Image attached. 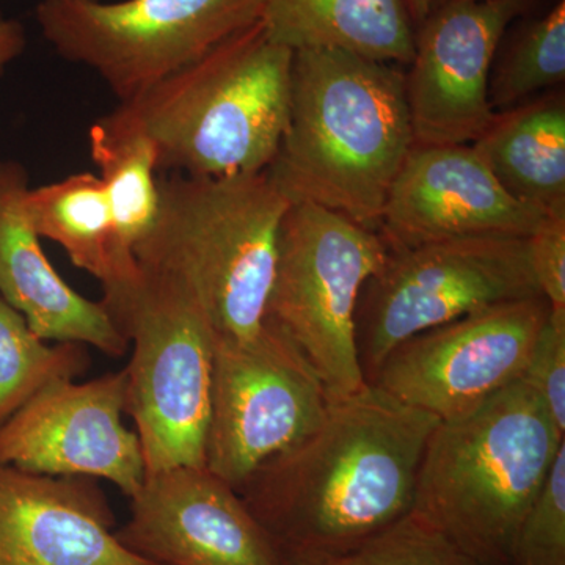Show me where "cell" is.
<instances>
[{"label": "cell", "instance_id": "1", "mask_svg": "<svg viewBox=\"0 0 565 565\" xmlns=\"http://www.w3.org/2000/svg\"><path fill=\"white\" fill-rule=\"evenodd\" d=\"M434 415L381 386L330 401L313 434L237 489L285 565L348 555L412 511Z\"/></svg>", "mask_w": 565, "mask_h": 565}, {"label": "cell", "instance_id": "2", "mask_svg": "<svg viewBox=\"0 0 565 565\" xmlns=\"http://www.w3.org/2000/svg\"><path fill=\"white\" fill-rule=\"evenodd\" d=\"M415 147L404 74L351 52H294L289 118L267 174L310 202L379 232Z\"/></svg>", "mask_w": 565, "mask_h": 565}, {"label": "cell", "instance_id": "3", "mask_svg": "<svg viewBox=\"0 0 565 565\" xmlns=\"http://www.w3.org/2000/svg\"><path fill=\"white\" fill-rule=\"evenodd\" d=\"M292 58L259 21L110 115L151 141L159 172H266L288 126Z\"/></svg>", "mask_w": 565, "mask_h": 565}, {"label": "cell", "instance_id": "4", "mask_svg": "<svg viewBox=\"0 0 565 565\" xmlns=\"http://www.w3.org/2000/svg\"><path fill=\"white\" fill-rule=\"evenodd\" d=\"M565 435L523 379L427 440L412 511L479 565H514L516 535Z\"/></svg>", "mask_w": 565, "mask_h": 565}, {"label": "cell", "instance_id": "5", "mask_svg": "<svg viewBox=\"0 0 565 565\" xmlns=\"http://www.w3.org/2000/svg\"><path fill=\"white\" fill-rule=\"evenodd\" d=\"M291 203L267 172L159 178L158 215L137 245V263L180 281L203 308L215 340H248L266 321Z\"/></svg>", "mask_w": 565, "mask_h": 565}, {"label": "cell", "instance_id": "6", "mask_svg": "<svg viewBox=\"0 0 565 565\" xmlns=\"http://www.w3.org/2000/svg\"><path fill=\"white\" fill-rule=\"evenodd\" d=\"M103 305L132 349L125 367L126 415L147 475L202 467L215 345L203 308L180 281L145 269L128 292Z\"/></svg>", "mask_w": 565, "mask_h": 565}, {"label": "cell", "instance_id": "7", "mask_svg": "<svg viewBox=\"0 0 565 565\" xmlns=\"http://www.w3.org/2000/svg\"><path fill=\"white\" fill-rule=\"evenodd\" d=\"M386 258L381 234L340 212L296 202L282 217L266 321L302 352L330 399L367 384L356 351V308Z\"/></svg>", "mask_w": 565, "mask_h": 565}, {"label": "cell", "instance_id": "8", "mask_svg": "<svg viewBox=\"0 0 565 565\" xmlns=\"http://www.w3.org/2000/svg\"><path fill=\"white\" fill-rule=\"evenodd\" d=\"M542 297L525 237L471 236L388 250L356 308V351L367 384L416 334L494 305Z\"/></svg>", "mask_w": 565, "mask_h": 565}, {"label": "cell", "instance_id": "9", "mask_svg": "<svg viewBox=\"0 0 565 565\" xmlns=\"http://www.w3.org/2000/svg\"><path fill=\"white\" fill-rule=\"evenodd\" d=\"M266 2L41 0L35 20L52 50L126 103L262 21Z\"/></svg>", "mask_w": 565, "mask_h": 565}, {"label": "cell", "instance_id": "10", "mask_svg": "<svg viewBox=\"0 0 565 565\" xmlns=\"http://www.w3.org/2000/svg\"><path fill=\"white\" fill-rule=\"evenodd\" d=\"M302 352L269 321L244 341L215 340L204 465L239 489L313 434L330 404Z\"/></svg>", "mask_w": 565, "mask_h": 565}, {"label": "cell", "instance_id": "11", "mask_svg": "<svg viewBox=\"0 0 565 565\" xmlns=\"http://www.w3.org/2000/svg\"><path fill=\"white\" fill-rule=\"evenodd\" d=\"M544 297L494 305L397 345L370 384L449 422L523 377L548 318Z\"/></svg>", "mask_w": 565, "mask_h": 565}, {"label": "cell", "instance_id": "12", "mask_svg": "<svg viewBox=\"0 0 565 565\" xmlns=\"http://www.w3.org/2000/svg\"><path fill=\"white\" fill-rule=\"evenodd\" d=\"M523 7L525 0H446L416 29L404 76L415 145H473L493 125L494 55Z\"/></svg>", "mask_w": 565, "mask_h": 565}, {"label": "cell", "instance_id": "13", "mask_svg": "<svg viewBox=\"0 0 565 565\" xmlns=\"http://www.w3.org/2000/svg\"><path fill=\"white\" fill-rule=\"evenodd\" d=\"M126 371L63 379L0 426V465L46 476L106 479L131 498L147 468L136 430L122 423Z\"/></svg>", "mask_w": 565, "mask_h": 565}, {"label": "cell", "instance_id": "14", "mask_svg": "<svg viewBox=\"0 0 565 565\" xmlns=\"http://www.w3.org/2000/svg\"><path fill=\"white\" fill-rule=\"evenodd\" d=\"M115 534L161 565H285L237 490L206 465L145 476Z\"/></svg>", "mask_w": 565, "mask_h": 565}, {"label": "cell", "instance_id": "15", "mask_svg": "<svg viewBox=\"0 0 565 565\" xmlns=\"http://www.w3.org/2000/svg\"><path fill=\"white\" fill-rule=\"evenodd\" d=\"M550 215L504 191L471 145H415L379 234L388 250L471 236H533Z\"/></svg>", "mask_w": 565, "mask_h": 565}, {"label": "cell", "instance_id": "16", "mask_svg": "<svg viewBox=\"0 0 565 565\" xmlns=\"http://www.w3.org/2000/svg\"><path fill=\"white\" fill-rule=\"evenodd\" d=\"M98 479L0 465V565H161L118 541Z\"/></svg>", "mask_w": 565, "mask_h": 565}, {"label": "cell", "instance_id": "17", "mask_svg": "<svg viewBox=\"0 0 565 565\" xmlns=\"http://www.w3.org/2000/svg\"><path fill=\"white\" fill-rule=\"evenodd\" d=\"M31 174L0 159V297L20 311L41 340L95 348L120 359L129 341L102 302L71 288L41 247L25 211Z\"/></svg>", "mask_w": 565, "mask_h": 565}, {"label": "cell", "instance_id": "18", "mask_svg": "<svg viewBox=\"0 0 565 565\" xmlns=\"http://www.w3.org/2000/svg\"><path fill=\"white\" fill-rule=\"evenodd\" d=\"M263 24L289 50H334L411 65L416 28L407 0H267Z\"/></svg>", "mask_w": 565, "mask_h": 565}, {"label": "cell", "instance_id": "19", "mask_svg": "<svg viewBox=\"0 0 565 565\" xmlns=\"http://www.w3.org/2000/svg\"><path fill=\"white\" fill-rule=\"evenodd\" d=\"M25 211L41 239L61 245L70 262L102 282V302H110L136 285L137 259L122 253L102 178L73 173L31 188Z\"/></svg>", "mask_w": 565, "mask_h": 565}, {"label": "cell", "instance_id": "20", "mask_svg": "<svg viewBox=\"0 0 565 565\" xmlns=\"http://www.w3.org/2000/svg\"><path fill=\"white\" fill-rule=\"evenodd\" d=\"M471 147L504 191L546 215H565V104L527 103L498 114Z\"/></svg>", "mask_w": 565, "mask_h": 565}, {"label": "cell", "instance_id": "21", "mask_svg": "<svg viewBox=\"0 0 565 565\" xmlns=\"http://www.w3.org/2000/svg\"><path fill=\"white\" fill-rule=\"evenodd\" d=\"M93 162L98 167L122 253L136 258L159 210L158 158L151 141L115 120L110 114L88 132Z\"/></svg>", "mask_w": 565, "mask_h": 565}, {"label": "cell", "instance_id": "22", "mask_svg": "<svg viewBox=\"0 0 565 565\" xmlns=\"http://www.w3.org/2000/svg\"><path fill=\"white\" fill-rule=\"evenodd\" d=\"M88 366L87 345L41 340L24 316L0 297V426L41 390L76 379Z\"/></svg>", "mask_w": 565, "mask_h": 565}, {"label": "cell", "instance_id": "23", "mask_svg": "<svg viewBox=\"0 0 565 565\" xmlns=\"http://www.w3.org/2000/svg\"><path fill=\"white\" fill-rule=\"evenodd\" d=\"M565 79V2L530 22L505 52L490 79L489 98L494 110L525 102L535 93Z\"/></svg>", "mask_w": 565, "mask_h": 565}, {"label": "cell", "instance_id": "24", "mask_svg": "<svg viewBox=\"0 0 565 565\" xmlns=\"http://www.w3.org/2000/svg\"><path fill=\"white\" fill-rule=\"evenodd\" d=\"M323 565H479L430 525L408 512L348 555Z\"/></svg>", "mask_w": 565, "mask_h": 565}, {"label": "cell", "instance_id": "25", "mask_svg": "<svg viewBox=\"0 0 565 565\" xmlns=\"http://www.w3.org/2000/svg\"><path fill=\"white\" fill-rule=\"evenodd\" d=\"M514 565H565V444L520 526Z\"/></svg>", "mask_w": 565, "mask_h": 565}, {"label": "cell", "instance_id": "26", "mask_svg": "<svg viewBox=\"0 0 565 565\" xmlns=\"http://www.w3.org/2000/svg\"><path fill=\"white\" fill-rule=\"evenodd\" d=\"M522 379L541 397L557 430L565 435V313L550 311Z\"/></svg>", "mask_w": 565, "mask_h": 565}, {"label": "cell", "instance_id": "27", "mask_svg": "<svg viewBox=\"0 0 565 565\" xmlns=\"http://www.w3.org/2000/svg\"><path fill=\"white\" fill-rule=\"evenodd\" d=\"M531 267L553 313H565V215H550L527 237Z\"/></svg>", "mask_w": 565, "mask_h": 565}, {"label": "cell", "instance_id": "28", "mask_svg": "<svg viewBox=\"0 0 565 565\" xmlns=\"http://www.w3.org/2000/svg\"><path fill=\"white\" fill-rule=\"evenodd\" d=\"M28 47L24 25L0 11V76Z\"/></svg>", "mask_w": 565, "mask_h": 565}, {"label": "cell", "instance_id": "29", "mask_svg": "<svg viewBox=\"0 0 565 565\" xmlns=\"http://www.w3.org/2000/svg\"><path fill=\"white\" fill-rule=\"evenodd\" d=\"M407 6L415 28L418 29L433 11L434 0H407Z\"/></svg>", "mask_w": 565, "mask_h": 565}, {"label": "cell", "instance_id": "30", "mask_svg": "<svg viewBox=\"0 0 565 565\" xmlns=\"http://www.w3.org/2000/svg\"><path fill=\"white\" fill-rule=\"evenodd\" d=\"M444 2H446V0H434V7L438 6V3H444ZM434 7H433V9H434Z\"/></svg>", "mask_w": 565, "mask_h": 565}]
</instances>
